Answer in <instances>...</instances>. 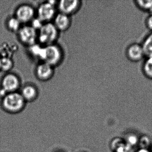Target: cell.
<instances>
[{
    "mask_svg": "<svg viewBox=\"0 0 152 152\" xmlns=\"http://www.w3.org/2000/svg\"><path fill=\"white\" fill-rule=\"evenodd\" d=\"M26 102L21 93L17 92L8 93L2 99L1 107L7 113H18L23 110Z\"/></svg>",
    "mask_w": 152,
    "mask_h": 152,
    "instance_id": "6da1fadb",
    "label": "cell"
},
{
    "mask_svg": "<svg viewBox=\"0 0 152 152\" xmlns=\"http://www.w3.org/2000/svg\"><path fill=\"white\" fill-rule=\"evenodd\" d=\"M39 31L38 40L45 46L53 44L58 37V30L54 24L50 22L43 24Z\"/></svg>",
    "mask_w": 152,
    "mask_h": 152,
    "instance_id": "7a4b0ae2",
    "label": "cell"
},
{
    "mask_svg": "<svg viewBox=\"0 0 152 152\" xmlns=\"http://www.w3.org/2000/svg\"><path fill=\"white\" fill-rule=\"evenodd\" d=\"M62 59V53L59 47L55 44L43 48L41 60L52 66L57 65Z\"/></svg>",
    "mask_w": 152,
    "mask_h": 152,
    "instance_id": "3957f363",
    "label": "cell"
},
{
    "mask_svg": "<svg viewBox=\"0 0 152 152\" xmlns=\"http://www.w3.org/2000/svg\"><path fill=\"white\" fill-rule=\"evenodd\" d=\"M55 1H48L41 4L37 10L38 18L43 23H49L56 16Z\"/></svg>",
    "mask_w": 152,
    "mask_h": 152,
    "instance_id": "277c9868",
    "label": "cell"
},
{
    "mask_svg": "<svg viewBox=\"0 0 152 152\" xmlns=\"http://www.w3.org/2000/svg\"><path fill=\"white\" fill-rule=\"evenodd\" d=\"M18 36L22 43L28 46L35 44L38 39L37 31L31 26H26L21 27L18 31Z\"/></svg>",
    "mask_w": 152,
    "mask_h": 152,
    "instance_id": "5b68a950",
    "label": "cell"
},
{
    "mask_svg": "<svg viewBox=\"0 0 152 152\" xmlns=\"http://www.w3.org/2000/svg\"><path fill=\"white\" fill-rule=\"evenodd\" d=\"M2 90L7 95L16 92L20 86L19 78L15 75L8 74L4 76L2 81Z\"/></svg>",
    "mask_w": 152,
    "mask_h": 152,
    "instance_id": "8992f818",
    "label": "cell"
},
{
    "mask_svg": "<svg viewBox=\"0 0 152 152\" xmlns=\"http://www.w3.org/2000/svg\"><path fill=\"white\" fill-rule=\"evenodd\" d=\"M34 16V10L32 7L29 5H22L16 11L15 17L20 21L21 23H25L32 21Z\"/></svg>",
    "mask_w": 152,
    "mask_h": 152,
    "instance_id": "52a82bcc",
    "label": "cell"
},
{
    "mask_svg": "<svg viewBox=\"0 0 152 152\" xmlns=\"http://www.w3.org/2000/svg\"><path fill=\"white\" fill-rule=\"evenodd\" d=\"M80 6V1L78 0H63L59 1L58 8L60 13L68 16L77 12Z\"/></svg>",
    "mask_w": 152,
    "mask_h": 152,
    "instance_id": "ba28073f",
    "label": "cell"
},
{
    "mask_svg": "<svg viewBox=\"0 0 152 152\" xmlns=\"http://www.w3.org/2000/svg\"><path fill=\"white\" fill-rule=\"evenodd\" d=\"M126 55L128 58L132 62L140 61L145 56L141 44L133 43L127 48Z\"/></svg>",
    "mask_w": 152,
    "mask_h": 152,
    "instance_id": "9c48e42d",
    "label": "cell"
},
{
    "mask_svg": "<svg viewBox=\"0 0 152 152\" xmlns=\"http://www.w3.org/2000/svg\"><path fill=\"white\" fill-rule=\"evenodd\" d=\"M36 73L38 79L40 80H48L52 78L54 74L53 66L43 62L37 66Z\"/></svg>",
    "mask_w": 152,
    "mask_h": 152,
    "instance_id": "30bf717a",
    "label": "cell"
},
{
    "mask_svg": "<svg viewBox=\"0 0 152 152\" xmlns=\"http://www.w3.org/2000/svg\"><path fill=\"white\" fill-rule=\"evenodd\" d=\"M54 25L58 31H64L69 29L71 25L69 16L60 13L55 17Z\"/></svg>",
    "mask_w": 152,
    "mask_h": 152,
    "instance_id": "8fae6325",
    "label": "cell"
},
{
    "mask_svg": "<svg viewBox=\"0 0 152 152\" xmlns=\"http://www.w3.org/2000/svg\"><path fill=\"white\" fill-rule=\"evenodd\" d=\"M21 94L26 102H31L36 99L38 92L34 86L26 85L23 88Z\"/></svg>",
    "mask_w": 152,
    "mask_h": 152,
    "instance_id": "7c38bea8",
    "label": "cell"
},
{
    "mask_svg": "<svg viewBox=\"0 0 152 152\" xmlns=\"http://www.w3.org/2000/svg\"><path fill=\"white\" fill-rule=\"evenodd\" d=\"M111 147L114 152H129L132 148L121 138L114 139L111 142Z\"/></svg>",
    "mask_w": 152,
    "mask_h": 152,
    "instance_id": "4fadbf2b",
    "label": "cell"
},
{
    "mask_svg": "<svg viewBox=\"0 0 152 152\" xmlns=\"http://www.w3.org/2000/svg\"><path fill=\"white\" fill-rule=\"evenodd\" d=\"M145 56L152 57V32L145 38L141 44Z\"/></svg>",
    "mask_w": 152,
    "mask_h": 152,
    "instance_id": "5bb4252c",
    "label": "cell"
},
{
    "mask_svg": "<svg viewBox=\"0 0 152 152\" xmlns=\"http://www.w3.org/2000/svg\"><path fill=\"white\" fill-rule=\"evenodd\" d=\"M142 70L147 77L152 79V57L147 58L142 66Z\"/></svg>",
    "mask_w": 152,
    "mask_h": 152,
    "instance_id": "9a60e30c",
    "label": "cell"
},
{
    "mask_svg": "<svg viewBox=\"0 0 152 152\" xmlns=\"http://www.w3.org/2000/svg\"><path fill=\"white\" fill-rule=\"evenodd\" d=\"M135 2L140 9L145 11H148L152 15V0H137L135 1Z\"/></svg>",
    "mask_w": 152,
    "mask_h": 152,
    "instance_id": "2e32d148",
    "label": "cell"
},
{
    "mask_svg": "<svg viewBox=\"0 0 152 152\" xmlns=\"http://www.w3.org/2000/svg\"><path fill=\"white\" fill-rule=\"evenodd\" d=\"M13 61L10 58L3 57L0 58V69L2 71H10L13 67Z\"/></svg>",
    "mask_w": 152,
    "mask_h": 152,
    "instance_id": "e0dca14e",
    "label": "cell"
},
{
    "mask_svg": "<svg viewBox=\"0 0 152 152\" xmlns=\"http://www.w3.org/2000/svg\"><path fill=\"white\" fill-rule=\"evenodd\" d=\"M21 23L16 17L12 18L8 22L9 29L12 32L18 31L20 30Z\"/></svg>",
    "mask_w": 152,
    "mask_h": 152,
    "instance_id": "ac0fdd59",
    "label": "cell"
},
{
    "mask_svg": "<svg viewBox=\"0 0 152 152\" xmlns=\"http://www.w3.org/2000/svg\"><path fill=\"white\" fill-rule=\"evenodd\" d=\"M139 138L136 135L133 134H130L127 136L124 141L126 144L132 148L134 146L138 144Z\"/></svg>",
    "mask_w": 152,
    "mask_h": 152,
    "instance_id": "d6986e66",
    "label": "cell"
},
{
    "mask_svg": "<svg viewBox=\"0 0 152 152\" xmlns=\"http://www.w3.org/2000/svg\"><path fill=\"white\" fill-rule=\"evenodd\" d=\"M151 144L150 139L147 136H143L139 139L138 144L140 148L148 149V147Z\"/></svg>",
    "mask_w": 152,
    "mask_h": 152,
    "instance_id": "ffe728a7",
    "label": "cell"
},
{
    "mask_svg": "<svg viewBox=\"0 0 152 152\" xmlns=\"http://www.w3.org/2000/svg\"><path fill=\"white\" fill-rule=\"evenodd\" d=\"M43 24H43V22L41 21L38 18H37L33 19L32 21L31 26L36 30H37V29H39V30L42 27Z\"/></svg>",
    "mask_w": 152,
    "mask_h": 152,
    "instance_id": "44dd1931",
    "label": "cell"
},
{
    "mask_svg": "<svg viewBox=\"0 0 152 152\" xmlns=\"http://www.w3.org/2000/svg\"><path fill=\"white\" fill-rule=\"evenodd\" d=\"M145 24L148 29L152 31V14L150 15L147 18Z\"/></svg>",
    "mask_w": 152,
    "mask_h": 152,
    "instance_id": "7402d4cb",
    "label": "cell"
},
{
    "mask_svg": "<svg viewBox=\"0 0 152 152\" xmlns=\"http://www.w3.org/2000/svg\"><path fill=\"white\" fill-rule=\"evenodd\" d=\"M136 152H151L149 149L146 148H139Z\"/></svg>",
    "mask_w": 152,
    "mask_h": 152,
    "instance_id": "603a6c76",
    "label": "cell"
}]
</instances>
